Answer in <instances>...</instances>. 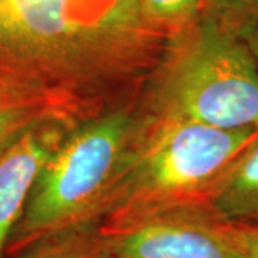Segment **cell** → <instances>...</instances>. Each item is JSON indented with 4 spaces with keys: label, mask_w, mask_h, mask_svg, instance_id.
Returning <instances> with one entry per match:
<instances>
[{
    "label": "cell",
    "mask_w": 258,
    "mask_h": 258,
    "mask_svg": "<svg viewBox=\"0 0 258 258\" xmlns=\"http://www.w3.org/2000/svg\"><path fill=\"white\" fill-rule=\"evenodd\" d=\"M46 119H63L76 123L72 113L49 95L20 89H0V149L33 125Z\"/></svg>",
    "instance_id": "ba28073f"
},
{
    "label": "cell",
    "mask_w": 258,
    "mask_h": 258,
    "mask_svg": "<svg viewBox=\"0 0 258 258\" xmlns=\"http://www.w3.org/2000/svg\"><path fill=\"white\" fill-rule=\"evenodd\" d=\"M200 16L244 39L258 26V0H204Z\"/></svg>",
    "instance_id": "30bf717a"
},
{
    "label": "cell",
    "mask_w": 258,
    "mask_h": 258,
    "mask_svg": "<svg viewBox=\"0 0 258 258\" xmlns=\"http://www.w3.org/2000/svg\"><path fill=\"white\" fill-rule=\"evenodd\" d=\"M12 258H112V255L98 224H91L39 240Z\"/></svg>",
    "instance_id": "9c48e42d"
},
{
    "label": "cell",
    "mask_w": 258,
    "mask_h": 258,
    "mask_svg": "<svg viewBox=\"0 0 258 258\" xmlns=\"http://www.w3.org/2000/svg\"><path fill=\"white\" fill-rule=\"evenodd\" d=\"M205 211L221 221L258 225V135L218 178Z\"/></svg>",
    "instance_id": "52a82bcc"
},
{
    "label": "cell",
    "mask_w": 258,
    "mask_h": 258,
    "mask_svg": "<svg viewBox=\"0 0 258 258\" xmlns=\"http://www.w3.org/2000/svg\"><path fill=\"white\" fill-rule=\"evenodd\" d=\"M103 237L112 258H237L207 211L161 215Z\"/></svg>",
    "instance_id": "5b68a950"
},
{
    "label": "cell",
    "mask_w": 258,
    "mask_h": 258,
    "mask_svg": "<svg viewBox=\"0 0 258 258\" xmlns=\"http://www.w3.org/2000/svg\"><path fill=\"white\" fill-rule=\"evenodd\" d=\"M245 43L248 45L251 53L254 56V59L257 60L258 63V26L255 29H252L251 32H248L245 36H244Z\"/></svg>",
    "instance_id": "5bb4252c"
},
{
    "label": "cell",
    "mask_w": 258,
    "mask_h": 258,
    "mask_svg": "<svg viewBox=\"0 0 258 258\" xmlns=\"http://www.w3.org/2000/svg\"><path fill=\"white\" fill-rule=\"evenodd\" d=\"M204 0H139L144 16L158 28L178 35L200 18Z\"/></svg>",
    "instance_id": "8fae6325"
},
{
    "label": "cell",
    "mask_w": 258,
    "mask_h": 258,
    "mask_svg": "<svg viewBox=\"0 0 258 258\" xmlns=\"http://www.w3.org/2000/svg\"><path fill=\"white\" fill-rule=\"evenodd\" d=\"M72 125L63 119L42 120L0 149V258H6L10 235L42 168Z\"/></svg>",
    "instance_id": "8992f818"
},
{
    "label": "cell",
    "mask_w": 258,
    "mask_h": 258,
    "mask_svg": "<svg viewBox=\"0 0 258 258\" xmlns=\"http://www.w3.org/2000/svg\"><path fill=\"white\" fill-rule=\"evenodd\" d=\"M218 228L237 258H258V225L217 220Z\"/></svg>",
    "instance_id": "7c38bea8"
},
{
    "label": "cell",
    "mask_w": 258,
    "mask_h": 258,
    "mask_svg": "<svg viewBox=\"0 0 258 258\" xmlns=\"http://www.w3.org/2000/svg\"><path fill=\"white\" fill-rule=\"evenodd\" d=\"M149 122L258 131V63L242 37L200 18L157 68Z\"/></svg>",
    "instance_id": "277c9868"
},
{
    "label": "cell",
    "mask_w": 258,
    "mask_h": 258,
    "mask_svg": "<svg viewBox=\"0 0 258 258\" xmlns=\"http://www.w3.org/2000/svg\"><path fill=\"white\" fill-rule=\"evenodd\" d=\"M175 36L151 23L139 0H0V72L53 96L78 120L82 96L158 68Z\"/></svg>",
    "instance_id": "6da1fadb"
},
{
    "label": "cell",
    "mask_w": 258,
    "mask_h": 258,
    "mask_svg": "<svg viewBox=\"0 0 258 258\" xmlns=\"http://www.w3.org/2000/svg\"><path fill=\"white\" fill-rule=\"evenodd\" d=\"M144 126L145 119L132 106L112 108L72 125L37 176L6 255L59 232L98 224Z\"/></svg>",
    "instance_id": "3957f363"
},
{
    "label": "cell",
    "mask_w": 258,
    "mask_h": 258,
    "mask_svg": "<svg viewBox=\"0 0 258 258\" xmlns=\"http://www.w3.org/2000/svg\"><path fill=\"white\" fill-rule=\"evenodd\" d=\"M258 135L197 122H145L98 228L109 235L155 217L205 211L215 182Z\"/></svg>",
    "instance_id": "7a4b0ae2"
},
{
    "label": "cell",
    "mask_w": 258,
    "mask_h": 258,
    "mask_svg": "<svg viewBox=\"0 0 258 258\" xmlns=\"http://www.w3.org/2000/svg\"><path fill=\"white\" fill-rule=\"evenodd\" d=\"M0 89H20V91L43 93L37 91L36 88H33L32 85H29L28 82H25V81H22L19 78H15V76H12L9 74H5V72H0Z\"/></svg>",
    "instance_id": "4fadbf2b"
}]
</instances>
